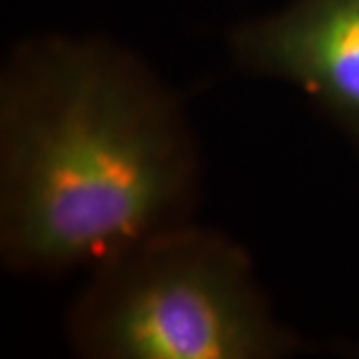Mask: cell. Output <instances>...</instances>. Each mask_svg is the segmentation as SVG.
Segmentation results:
<instances>
[{"mask_svg": "<svg viewBox=\"0 0 359 359\" xmlns=\"http://www.w3.org/2000/svg\"><path fill=\"white\" fill-rule=\"evenodd\" d=\"M233 65L287 82L359 148V0H290L230 34Z\"/></svg>", "mask_w": 359, "mask_h": 359, "instance_id": "obj_3", "label": "cell"}, {"mask_svg": "<svg viewBox=\"0 0 359 359\" xmlns=\"http://www.w3.org/2000/svg\"><path fill=\"white\" fill-rule=\"evenodd\" d=\"M66 335L86 359H283L304 349L244 245L196 219L90 269Z\"/></svg>", "mask_w": 359, "mask_h": 359, "instance_id": "obj_2", "label": "cell"}, {"mask_svg": "<svg viewBox=\"0 0 359 359\" xmlns=\"http://www.w3.org/2000/svg\"><path fill=\"white\" fill-rule=\"evenodd\" d=\"M202 152L190 116L134 50L42 34L0 70V259L20 276L102 264L194 222Z\"/></svg>", "mask_w": 359, "mask_h": 359, "instance_id": "obj_1", "label": "cell"}]
</instances>
